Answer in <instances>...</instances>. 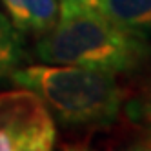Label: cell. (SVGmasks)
<instances>
[{
	"label": "cell",
	"mask_w": 151,
	"mask_h": 151,
	"mask_svg": "<svg viewBox=\"0 0 151 151\" xmlns=\"http://www.w3.org/2000/svg\"><path fill=\"white\" fill-rule=\"evenodd\" d=\"M9 20L20 31L47 33L58 22L57 0H2Z\"/></svg>",
	"instance_id": "cell-4"
},
{
	"label": "cell",
	"mask_w": 151,
	"mask_h": 151,
	"mask_svg": "<svg viewBox=\"0 0 151 151\" xmlns=\"http://www.w3.org/2000/svg\"><path fill=\"white\" fill-rule=\"evenodd\" d=\"M104 0H60L64 7H88V9H100Z\"/></svg>",
	"instance_id": "cell-8"
},
{
	"label": "cell",
	"mask_w": 151,
	"mask_h": 151,
	"mask_svg": "<svg viewBox=\"0 0 151 151\" xmlns=\"http://www.w3.org/2000/svg\"><path fill=\"white\" fill-rule=\"evenodd\" d=\"M129 116L138 124H142V127L151 137V88H147L140 95V99L129 104Z\"/></svg>",
	"instance_id": "cell-7"
},
{
	"label": "cell",
	"mask_w": 151,
	"mask_h": 151,
	"mask_svg": "<svg viewBox=\"0 0 151 151\" xmlns=\"http://www.w3.org/2000/svg\"><path fill=\"white\" fill-rule=\"evenodd\" d=\"M99 11L131 35H151V0H104Z\"/></svg>",
	"instance_id": "cell-5"
},
{
	"label": "cell",
	"mask_w": 151,
	"mask_h": 151,
	"mask_svg": "<svg viewBox=\"0 0 151 151\" xmlns=\"http://www.w3.org/2000/svg\"><path fill=\"white\" fill-rule=\"evenodd\" d=\"M37 57L44 64L127 73L151 57V47L96 9L58 6V22L38 40Z\"/></svg>",
	"instance_id": "cell-1"
},
{
	"label": "cell",
	"mask_w": 151,
	"mask_h": 151,
	"mask_svg": "<svg viewBox=\"0 0 151 151\" xmlns=\"http://www.w3.org/2000/svg\"><path fill=\"white\" fill-rule=\"evenodd\" d=\"M11 78L35 91L68 126H102L113 122L124 100L115 73L66 64L18 68Z\"/></svg>",
	"instance_id": "cell-2"
},
{
	"label": "cell",
	"mask_w": 151,
	"mask_h": 151,
	"mask_svg": "<svg viewBox=\"0 0 151 151\" xmlns=\"http://www.w3.org/2000/svg\"><path fill=\"white\" fill-rule=\"evenodd\" d=\"M55 142V120L35 91L0 93V151H49Z\"/></svg>",
	"instance_id": "cell-3"
},
{
	"label": "cell",
	"mask_w": 151,
	"mask_h": 151,
	"mask_svg": "<svg viewBox=\"0 0 151 151\" xmlns=\"http://www.w3.org/2000/svg\"><path fill=\"white\" fill-rule=\"evenodd\" d=\"M22 40L17 27L4 13H0V80L11 77L22 62Z\"/></svg>",
	"instance_id": "cell-6"
}]
</instances>
